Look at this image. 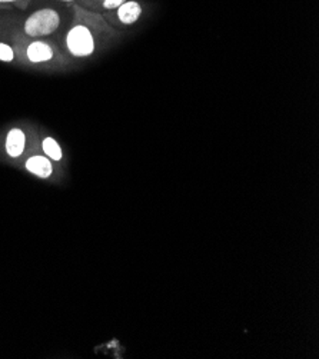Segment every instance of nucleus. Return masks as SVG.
<instances>
[{"mask_svg": "<svg viewBox=\"0 0 319 359\" xmlns=\"http://www.w3.org/2000/svg\"><path fill=\"white\" fill-rule=\"evenodd\" d=\"M61 24V16L53 9H40L24 22V33L29 38H42L55 32Z\"/></svg>", "mask_w": 319, "mask_h": 359, "instance_id": "nucleus-1", "label": "nucleus"}, {"mask_svg": "<svg viewBox=\"0 0 319 359\" xmlns=\"http://www.w3.org/2000/svg\"><path fill=\"white\" fill-rule=\"evenodd\" d=\"M66 46L75 58H86L95 52V38L85 24H75L66 36Z\"/></svg>", "mask_w": 319, "mask_h": 359, "instance_id": "nucleus-2", "label": "nucleus"}, {"mask_svg": "<svg viewBox=\"0 0 319 359\" xmlns=\"http://www.w3.org/2000/svg\"><path fill=\"white\" fill-rule=\"evenodd\" d=\"M23 56L28 59L31 63H49L55 59V50L53 47L42 40H33L23 46Z\"/></svg>", "mask_w": 319, "mask_h": 359, "instance_id": "nucleus-3", "label": "nucleus"}, {"mask_svg": "<svg viewBox=\"0 0 319 359\" xmlns=\"http://www.w3.org/2000/svg\"><path fill=\"white\" fill-rule=\"evenodd\" d=\"M24 168L32 175L42 178V179H47L53 174V167H52L50 159L47 156H42V155H35V156L29 158L24 163Z\"/></svg>", "mask_w": 319, "mask_h": 359, "instance_id": "nucleus-4", "label": "nucleus"}, {"mask_svg": "<svg viewBox=\"0 0 319 359\" xmlns=\"http://www.w3.org/2000/svg\"><path fill=\"white\" fill-rule=\"evenodd\" d=\"M24 148H26V135H24V132L19 128L10 129L8 136H6V144H5L6 153L12 159H16V158L23 155Z\"/></svg>", "mask_w": 319, "mask_h": 359, "instance_id": "nucleus-5", "label": "nucleus"}, {"mask_svg": "<svg viewBox=\"0 0 319 359\" xmlns=\"http://www.w3.org/2000/svg\"><path fill=\"white\" fill-rule=\"evenodd\" d=\"M142 13V8L138 2H126L118 8V16L119 20L125 24L135 23Z\"/></svg>", "mask_w": 319, "mask_h": 359, "instance_id": "nucleus-6", "label": "nucleus"}, {"mask_svg": "<svg viewBox=\"0 0 319 359\" xmlns=\"http://www.w3.org/2000/svg\"><path fill=\"white\" fill-rule=\"evenodd\" d=\"M42 151L53 162H61L63 158L61 145L55 139H53V137H49V136L45 137L42 142Z\"/></svg>", "mask_w": 319, "mask_h": 359, "instance_id": "nucleus-7", "label": "nucleus"}, {"mask_svg": "<svg viewBox=\"0 0 319 359\" xmlns=\"http://www.w3.org/2000/svg\"><path fill=\"white\" fill-rule=\"evenodd\" d=\"M0 61L2 62H13L15 61V50L6 43L0 42Z\"/></svg>", "mask_w": 319, "mask_h": 359, "instance_id": "nucleus-8", "label": "nucleus"}, {"mask_svg": "<svg viewBox=\"0 0 319 359\" xmlns=\"http://www.w3.org/2000/svg\"><path fill=\"white\" fill-rule=\"evenodd\" d=\"M126 2V0H104V2L102 3V6L104 9L108 10H112V9H118L120 5H123Z\"/></svg>", "mask_w": 319, "mask_h": 359, "instance_id": "nucleus-9", "label": "nucleus"}, {"mask_svg": "<svg viewBox=\"0 0 319 359\" xmlns=\"http://www.w3.org/2000/svg\"><path fill=\"white\" fill-rule=\"evenodd\" d=\"M17 2V0H0V3H13Z\"/></svg>", "mask_w": 319, "mask_h": 359, "instance_id": "nucleus-10", "label": "nucleus"}, {"mask_svg": "<svg viewBox=\"0 0 319 359\" xmlns=\"http://www.w3.org/2000/svg\"><path fill=\"white\" fill-rule=\"evenodd\" d=\"M62 2H73V0H62Z\"/></svg>", "mask_w": 319, "mask_h": 359, "instance_id": "nucleus-11", "label": "nucleus"}, {"mask_svg": "<svg viewBox=\"0 0 319 359\" xmlns=\"http://www.w3.org/2000/svg\"><path fill=\"white\" fill-rule=\"evenodd\" d=\"M100 2H102V3H103V2H104V0H100Z\"/></svg>", "mask_w": 319, "mask_h": 359, "instance_id": "nucleus-12", "label": "nucleus"}]
</instances>
